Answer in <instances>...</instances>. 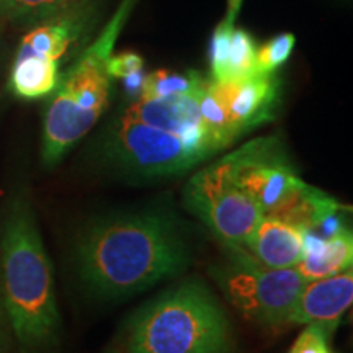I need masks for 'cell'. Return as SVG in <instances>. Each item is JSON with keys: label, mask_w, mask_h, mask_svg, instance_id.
Wrapping results in <instances>:
<instances>
[{"label": "cell", "mask_w": 353, "mask_h": 353, "mask_svg": "<svg viewBox=\"0 0 353 353\" xmlns=\"http://www.w3.org/2000/svg\"><path fill=\"white\" fill-rule=\"evenodd\" d=\"M224 157L234 182L259 206L263 218L316 231L347 210L335 198L304 182L278 136L252 139Z\"/></svg>", "instance_id": "obj_5"}, {"label": "cell", "mask_w": 353, "mask_h": 353, "mask_svg": "<svg viewBox=\"0 0 353 353\" xmlns=\"http://www.w3.org/2000/svg\"><path fill=\"white\" fill-rule=\"evenodd\" d=\"M329 337L330 335L319 325L307 324L288 353H334L329 347Z\"/></svg>", "instance_id": "obj_20"}, {"label": "cell", "mask_w": 353, "mask_h": 353, "mask_svg": "<svg viewBox=\"0 0 353 353\" xmlns=\"http://www.w3.org/2000/svg\"><path fill=\"white\" fill-rule=\"evenodd\" d=\"M210 275L234 309L270 329L288 324L294 299L306 281L296 268L267 267L244 247H226V255L211 265Z\"/></svg>", "instance_id": "obj_6"}, {"label": "cell", "mask_w": 353, "mask_h": 353, "mask_svg": "<svg viewBox=\"0 0 353 353\" xmlns=\"http://www.w3.org/2000/svg\"><path fill=\"white\" fill-rule=\"evenodd\" d=\"M280 103L281 79L275 72L229 82L205 79L198 107L213 152L272 121Z\"/></svg>", "instance_id": "obj_7"}, {"label": "cell", "mask_w": 353, "mask_h": 353, "mask_svg": "<svg viewBox=\"0 0 353 353\" xmlns=\"http://www.w3.org/2000/svg\"><path fill=\"white\" fill-rule=\"evenodd\" d=\"M79 276L101 298H130L192 262V249L179 219L165 211L107 216L79 234L74 249Z\"/></svg>", "instance_id": "obj_1"}, {"label": "cell", "mask_w": 353, "mask_h": 353, "mask_svg": "<svg viewBox=\"0 0 353 353\" xmlns=\"http://www.w3.org/2000/svg\"><path fill=\"white\" fill-rule=\"evenodd\" d=\"M201 81L203 76L196 70H188V72L180 74L167 69H159L144 76L138 99L156 100L185 95L195 90Z\"/></svg>", "instance_id": "obj_17"}, {"label": "cell", "mask_w": 353, "mask_h": 353, "mask_svg": "<svg viewBox=\"0 0 353 353\" xmlns=\"http://www.w3.org/2000/svg\"><path fill=\"white\" fill-rule=\"evenodd\" d=\"M255 39L249 32L234 26L231 37L216 41L210 50V79L218 82L242 81L257 74Z\"/></svg>", "instance_id": "obj_15"}, {"label": "cell", "mask_w": 353, "mask_h": 353, "mask_svg": "<svg viewBox=\"0 0 353 353\" xmlns=\"http://www.w3.org/2000/svg\"><path fill=\"white\" fill-rule=\"evenodd\" d=\"M304 229L286 221L262 218L244 249L270 268H294L303 257Z\"/></svg>", "instance_id": "obj_14"}, {"label": "cell", "mask_w": 353, "mask_h": 353, "mask_svg": "<svg viewBox=\"0 0 353 353\" xmlns=\"http://www.w3.org/2000/svg\"><path fill=\"white\" fill-rule=\"evenodd\" d=\"M144 59L138 52L126 51L120 54H113L110 57L108 70L112 79H121L123 82L128 79H134L143 76Z\"/></svg>", "instance_id": "obj_21"}, {"label": "cell", "mask_w": 353, "mask_h": 353, "mask_svg": "<svg viewBox=\"0 0 353 353\" xmlns=\"http://www.w3.org/2000/svg\"><path fill=\"white\" fill-rule=\"evenodd\" d=\"M242 2H244V0H228V12L226 17H224V21H226V23L234 25V21L237 19V13H239L242 7Z\"/></svg>", "instance_id": "obj_22"}, {"label": "cell", "mask_w": 353, "mask_h": 353, "mask_svg": "<svg viewBox=\"0 0 353 353\" xmlns=\"http://www.w3.org/2000/svg\"><path fill=\"white\" fill-rule=\"evenodd\" d=\"M101 148L108 164L144 179L182 174L211 157L180 134L145 125L125 112L114 118Z\"/></svg>", "instance_id": "obj_8"}, {"label": "cell", "mask_w": 353, "mask_h": 353, "mask_svg": "<svg viewBox=\"0 0 353 353\" xmlns=\"http://www.w3.org/2000/svg\"><path fill=\"white\" fill-rule=\"evenodd\" d=\"M0 268L3 306L17 341L25 350L48 347L56 341L61 316L50 255L25 192L13 195L3 216Z\"/></svg>", "instance_id": "obj_2"}, {"label": "cell", "mask_w": 353, "mask_h": 353, "mask_svg": "<svg viewBox=\"0 0 353 353\" xmlns=\"http://www.w3.org/2000/svg\"><path fill=\"white\" fill-rule=\"evenodd\" d=\"M99 21L97 0H72L69 6L33 25L15 56H37L59 63L74 46L94 32Z\"/></svg>", "instance_id": "obj_10"}, {"label": "cell", "mask_w": 353, "mask_h": 353, "mask_svg": "<svg viewBox=\"0 0 353 353\" xmlns=\"http://www.w3.org/2000/svg\"><path fill=\"white\" fill-rule=\"evenodd\" d=\"M353 273L345 270L317 280H306L288 316V324H314L329 335L352 306Z\"/></svg>", "instance_id": "obj_11"}, {"label": "cell", "mask_w": 353, "mask_h": 353, "mask_svg": "<svg viewBox=\"0 0 353 353\" xmlns=\"http://www.w3.org/2000/svg\"><path fill=\"white\" fill-rule=\"evenodd\" d=\"M203 83H205V77L198 83L195 90L185 95L156 100L136 99L121 112L149 126L180 134L190 143L206 149L213 156L214 152L206 139L200 117V107H198Z\"/></svg>", "instance_id": "obj_12"}, {"label": "cell", "mask_w": 353, "mask_h": 353, "mask_svg": "<svg viewBox=\"0 0 353 353\" xmlns=\"http://www.w3.org/2000/svg\"><path fill=\"white\" fill-rule=\"evenodd\" d=\"M70 2L72 0H0V23L33 26Z\"/></svg>", "instance_id": "obj_18"}, {"label": "cell", "mask_w": 353, "mask_h": 353, "mask_svg": "<svg viewBox=\"0 0 353 353\" xmlns=\"http://www.w3.org/2000/svg\"><path fill=\"white\" fill-rule=\"evenodd\" d=\"M136 3L138 0H121L99 37L79 54L69 70L61 74L44 113L41 144L44 165L59 164L108 108L112 87L110 57Z\"/></svg>", "instance_id": "obj_4"}, {"label": "cell", "mask_w": 353, "mask_h": 353, "mask_svg": "<svg viewBox=\"0 0 353 353\" xmlns=\"http://www.w3.org/2000/svg\"><path fill=\"white\" fill-rule=\"evenodd\" d=\"M353 262V237L343 226L330 236L306 231L303 236V257L296 268L304 280H317L350 270Z\"/></svg>", "instance_id": "obj_13"}, {"label": "cell", "mask_w": 353, "mask_h": 353, "mask_svg": "<svg viewBox=\"0 0 353 353\" xmlns=\"http://www.w3.org/2000/svg\"><path fill=\"white\" fill-rule=\"evenodd\" d=\"M61 79V64L37 56H15L12 64L8 88L23 100L50 97Z\"/></svg>", "instance_id": "obj_16"}, {"label": "cell", "mask_w": 353, "mask_h": 353, "mask_svg": "<svg viewBox=\"0 0 353 353\" xmlns=\"http://www.w3.org/2000/svg\"><path fill=\"white\" fill-rule=\"evenodd\" d=\"M183 205L226 247H245L263 218L259 206L234 182L226 157L190 179Z\"/></svg>", "instance_id": "obj_9"}, {"label": "cell", "mask_w": 353, "mask_h": 353, "mask_svg": "<svg viewBox=\"0 0 353 353\" xmlns=\"http://www.w3.org/2000/svg\"><path fill=\"white\" fill-rule=\"evenodd\" d=\"M231 322L211 290L192 278L132 311L107 353H236Z\"/></svg>", "instance_id": "obj_3"}, {"label": "cell", "mask_w": 353, "mask_h": 353, "mask_svg": "<svg viewBox=\"0 0 353 353\" xmlns=\"http://www.w3.org/2000/svg\"><path fill=\"white\" fill-rule=\"evenodd\" d=\"M296 44L293 33H281L268 39L263 46L257 48L255 52V69L257 74H272L283 65Z\"/></svg>", "instance_id": "obj_19"}]
</instances>
